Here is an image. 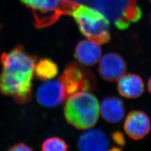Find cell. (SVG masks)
<instances>
[{
    "mask_svg": "<svg viewBox=\"0 0 151 151\" xmlns=\"http://www.w3.org/2000/svg\"><path fill=\"white\" fill-rule=\"evenodd\" d=\"M1 63V91L13 97L18 103L29 101L37 58L28 54L22 46L19 45L9 52L2 54Z\"/></svg>",
    "mask_w": 151,
    "mask_h": 151,
    "instance_id": "6da1fadb",
    "label": "cell"
},
{
    "mask_svg": "<svg viewBox=\"0 0 151 151\" xmlns=\"http://www.w3.org/2000/svg\"><path fill=\"white\" fill-rule=\"evenodd\" d=\"M65 118L78 129H88L96 124L100 115V104L90 92H80L66 100Z\"/></svg>",
    "mask_w": 151,
    "mask_h": 151,
    "instance_id": "7a4b0ae2",
    "label": "cell"
},
{
    "mask_svg": "<svg viewBox=\"0 0 151 151\" xmlns=\"http://www.w3.org/2000/svg\"><path fill=\"white\" fill-rule=\"evenodd\" d=\"M72 15L81 34L88 40L99 45L110 40V22L101 12L95 8L79 5Z\"/></svg>",
    "mask_w": 151,
    "mask_h": 151,
    "instance_id": "3957f363",
    "label": "cell"
},
{
    "mask_svg": "<svg viewBox=\"0 0 151 151\" xmlns=\"http://www.w3.org/2000/svg\"><path fill=\"white\" fill-rule=\"evenodd\" d=\"M88 3L121 30L128 29L131 22H138L142 16L136 0H91Z\"/></svg>",
    "mask_w": 151,
    "mask_h": 151,
    "instance_id": "277c9868",
    "label": "cell"
},
{
    "mask_svg": "<svg viewBox=\"0 0 151 151\" xmlns=\"http://www.w3.org/2000/svg\"><path fill=\"white\" fill-rule=\"evenodd\" d=\"M32 12L34 25L48 27L57 22L62 15H72L80 4L68 0H20Z\"/></svg>",
    "mask_w": 151,
    "mask_h": 151,
    "instance_id": "5b68a950",
    "label": "cell"
},
{
    "mask_svg": "<svg viewBox=\"0 0 151 151\" xmlns=\"http://www.w3.org/2000/svg\"><path fill=\"white\" fill-rule=\"evenodd\" d=\"M58 78L68 98L77 92L93 91L96 88V80L93 73L81 63L75 62L67 65Z\"/></svg>",
    "mask_w": 151,
    "mask_h": 151,
    "instance_id": "8992f818",
    "label": "cell"
},
{
    "mask_svg": "<svg viewBox=\"0 0 151 151\" xmlns=\"http://www.w3.org/2000/svg\"><path fill=\"white\" fill-rule=\"evenodd\" d=\"M38 103L45 107H55L61 105L67 99L62 82L58 78L47 81L39 87L37 92Z\"/></svg>",
    "mask_w": 151,
    "mask_h": 151,
    "instance_id": "52a82bcc",
    "label": "cell"
},
{
    "mask_svg": "<svg viewBox=\"0 0 151 151\" xmlns=\"http://www.w3.org/2000/svg\"><path fill=\"white\" fill-rule=\"evenodd\" d=\"M99 61V74L106 81H118L126 72V63L118 54L108 53L101 57Z\"/></svg>",
    "mask_w": 151,
    "mask_h": 151,
    "instance_id": "ba28073f",
    "label": "cell"
},
{
    "mask_svg": "<svg viewBox=\"0 0 151 151\" xmlns=\"http://www.w3.org/2000/svg\"><path fill=\"white\" fill-rule=\"evenodd\" d=\"M151 128L150 118L140 110H133L129 112L124 122L125 132L134 140H140L145 138L150 133Z\"/></svg>",
    "mask_w": 151,
    "mask_h": 151,
    "instance_id": "9c48e42d",
    "label": "cell"
},
{
    "mask_svg": "<svg viewBox=\"0 0 151 151\" xmlns=\"http://www.w3.org/2000/svg\"><path fill=\"white\" fill-rule=\"evenodd\" d=\"M77 147L81 151H113L108 136L99 129L88 130L82 134Z\"/></svg>",
    "mask_w": 151,
    "mask_h": 151,
    "instance_id": "30bf717a",
    "label": "cell"
},
{
    "mask_svg": "<svg viewBox=\"0 0 151 151\" xmlns=\"http://www.w3.org/2000/svg\"><path fill=\"white\" fill-rule=\"evenodd\" d=\"M74 55L80 63L93 66L101 58V49L99 44L89 40H82L77 44Z\"/></svg>",
    "mask_w": 151,
    "mask_h": 151,
    "instance_id": "8fae6325",
    "label": "cell"
},
{
    "mask_svg": "<svg viewBox=\"0 0 151 151\" xmlns=\"http://www.w3.org/2000/svg\"><path fill=\"white\" fill-rule=\"evenodd\" d=\"M125 112L124 103L118 97H106L100 105V113L103 119L110 123H117L122 120Z\"/></svg>",
    "mask_w": 151,
    "mask_h": 151,
    "instance_id": "7c38bea8",
    "label": "cell"
},
{
    "mask_svg": "<svg viewBox=\"0 0 151 151\" xmlns=\"http://www.w3.org/2000/svg\"><path fill=\"white\" fill-rule=\"evenodd\" d=\"M118 81V91L123 97L136 99L140 97L145 91L142 78L136 74L128 73L123 76Z\"/></svg>",
    "mask_w": 151,
    "mask_h": 151,
    "instance_id": "4fadbf2b",
    "label": "cell"
},
{
    "mask_svg": "<svg viewBox=\"0 0 151 151\" xmlns=\"http://www.w3.org/2000/svg\"><path fill=\"white\" fill-rule=\"evenodd\" d=\"M58 73V65L50 59L43 58L36 63L34 74L39 80L43 81L51 80L56 77Z\"/></svg>",
    "mask_w": 151,
    "mask_h": 151,
    "instance_id": "5bb4252c",
    "label": "cell"
},
{
    "mask_svg": "<svg viewBox=\"0 0 151 151\" xmlns=\"http://www.w3.org/2000/svg\"><path fill=\"white\" fill-rule=\"evenodd\" d=\"M70 146L59 137H51L45 140L42 145L43 151H65Z\"/></svg>",
    "mask_w": 151,
    "mask_h": 151,
    "instance_id": "9a60e30c",
    "label": "cell"
},
{
    "mask_svg": "<svg viewBox=\"0 0 151 151\" xmlns=\"http://www.w3.org/2000/svg\"><path fill=\"white\" fill-rule=\"evenodd\" d=\"M111 138L112 140L113 141L114 143L116 145V146H117L120 150H122V147L125 146V140L123 134L118 131L115 132L111 134Z\"/></svg>",
    "mask_w": 151,
    "mask_h": 151,
    "instance_id": "2e32d148",
    "label": "cell"
},
{
    "mask_svg": "<svg viewBox=\"0 0 151 151\" xmlns=\"http://www.w3.org/2000/svg\"><path fill=\"white\" fill-rule=\"evenodd\" d=\"M32 148H30L29 146H27V145L20 143L19 144H16L15 145L12 147L11 148L9 149V151H32Z\"/></svg>",
    "mask_w": 151,
    "mask_h": 151,
    "instance_id": "e0dca14e",
    "label": "cell"
},
{
    "mask_svg": "<svg viewBox=\"0 0 151 151\" xmlns=\"http://www.w3.org/2000/svg\"><path fill=\"white\" fill-rule=\"evenodd\" d=\"M68 1H73V2H76L77 4H80V3H87V2H89L91 0H68Z\"/></svg>",
    "mask_w": 151,
    "mask_h": 151,
    "instance_id": "ac0fdd59",
    "label": "cell"
},
{
    "mask_svg": "<svg viewBox=\"0 0 151 151\" xmlns=\"http://www.w3.org/2000/svg\"><path fill=\"white\" fill-rule=\"evenodd\" d=\"M147 86H148V91L150 92V93L151 94V77L150 78L148 82V83H147Z\"/></svg>",
    "mask_w": 151,
    "mask_h": 151,
    "instance_id": "d6986e66",
    "label": "cell"
},
{
    "mask_svg": "<svg viewBox=\"0 0 151 151\" xmlns=\"http://www.w3.org/2000/svg\"></svg>",
    "mask_w": 151,
    "mask_h": 151,
    "instance_id": "ffe728a7",
    "label": "cell"
},
{
    "mask_svg": "<svg viewBox=\"0 0 151 151\" xmlns=\"http://www.w3.org/2000/svg\"><path fill=\"white\" fill-rule=\"evenodd\" d=\"M150 1H151V0H150Z\"/></svg>",
    "mask_w": 151,
    "mask_h": 151,
    "instance_id": "44dd1931",
    "label": "cell"
},
{
    "mask_svg": "<svg viewBox=\"0 0 151 151\" xmlns=\"http://www.w3.org/2000/svg\"><path fill=\"white\" fill-rule=\"evenodd\" d=\"M0 29H1V26H0Z\"/></svg>",
    "mask_w": 151,
    "mask_h": 151,
    "instance_id": "7402d4cb",
    "label": "cell"
}]
</instances>
